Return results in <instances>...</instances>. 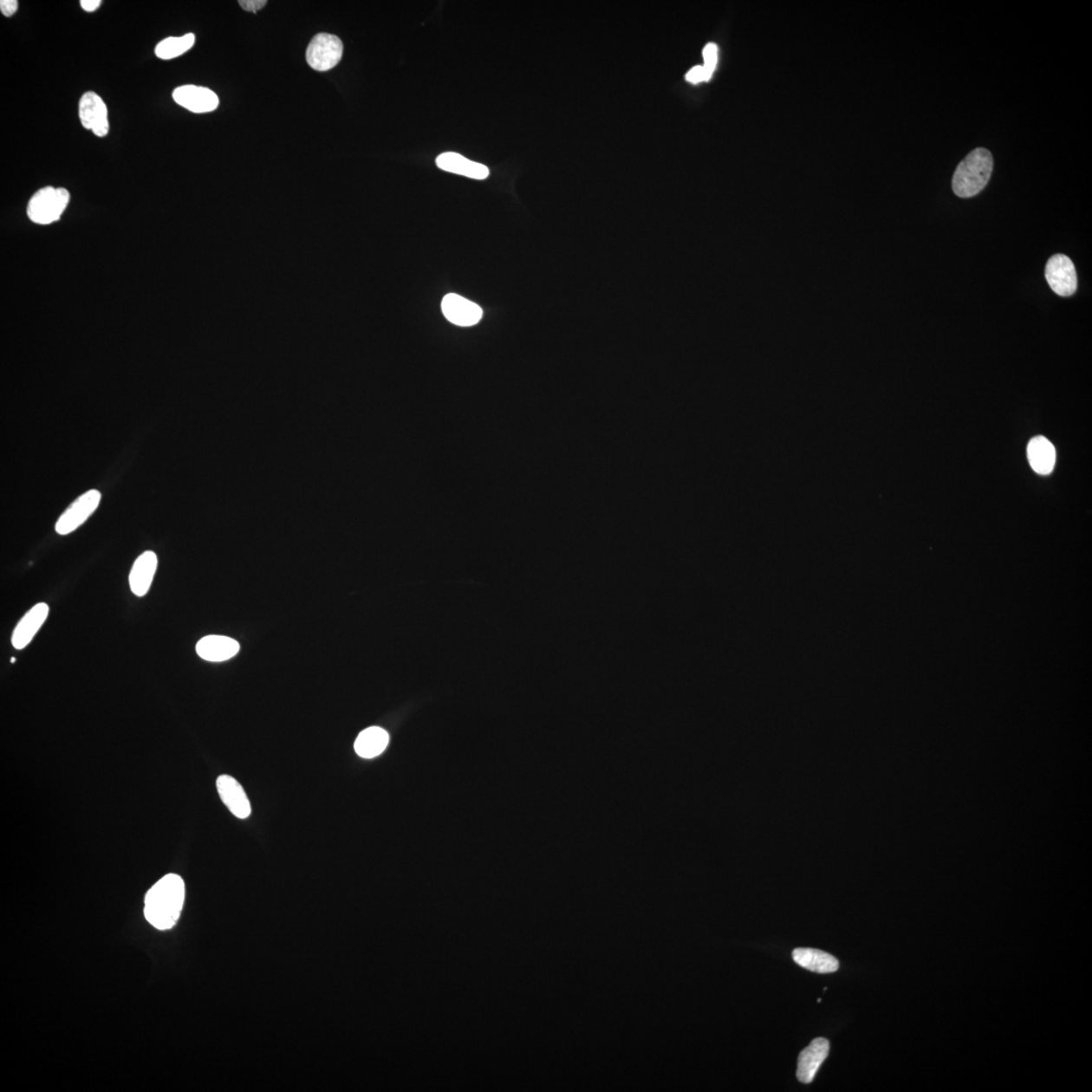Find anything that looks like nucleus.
<instances>
[{
    "instance_id": "obj_13",
    "label": "nucleus",
    "mask_w": 1092,
    "mask_h": 1092,
    "mask_svg": "<svg viewBox=\"0 0 1092 1092\" xmlns=\"http://www.w3.org/2000/svg\"><path fill=\"white\" fill-rule=\"evenodd\" d=\"M157 566L158 557L154 551H145L137 558L129 576L133 594L138 597H144L149 592Z\"/></svg>"
},
{
    "instance_id": "obj_6",
    "label": "nucleus",
    "mask_w": 1092,
    "mask_h": 1092,
    "mask_svg": "<svg viewBox=\"0 0 1092 1092\" xmlns=\"http://www.w3.org/2000/svg\"><path fill=\"white\" fill-rule=\"evenodd\" d=\"M1046 279L1051 289L1060 296H1071L1077 289L1076 266L1066 255H1054L1046 265Z\"/></svg>"
},
{
    "instance_id": "obj_25",
    "label": "nucleus",
    "mask_w": 1092,
    "mask_h": 1092,
    "mask_svg": "<svg viewBox=\"0 0 1092 1092\" xmlns=\"http://www.w3.org/2000/svg\"><path fill=\"white\" fill-rule=\"evenodd\" d=\"M10 661H11V663H15L16 659H15V658H11V659H10Z\"/></svg>"
},
{
    "instance_id": "obj_11",
    "label": "nucleus",
    "mask_w": 1092,
    "mask_h": 1092,
    "mask_svg": "<svg viewBox=\"0 0 1092 1092\" xmlns=\"http://www.w3.org/2000/svg\"><path fill=\"white\" fill-rule=\"evenodd\" d=\"M48 615L49 606L46 603H39L32 607V609H29L17 623L12 633V646L18 651L27 647L38 634L42 624L46 622Z\"/></svg>"
},
{
    "instance_id": "obj_5",
    "label": "nucleus",
    "mask_w": 1092,
    "mask_h": 1092,
    "mask_svg": "<svg viewBox=\"0 0 1092 1092\" xmlns=\"http://www.w3.org/2000/svg\"><path fill=\"white\" fill-rule=\"evenodd\" d=\"M101 494L97 490H90L78 497L66 511L60 516L55 530L60 536H67L81 527L100 505Z\"/></svg>"
},
{
    "instance_id": "obj_1",
    "label": "nucleus",
    "mask_w": 1092,
    "mask_h": 1092,
    "mask_svg": "<svg viewBox=\"0 0 1092 1092\" xmlns=\"http://www.w3.org/2000/svg\"><path fill=\"white\" fill-rule=\"evenodd\" d=\"M185 898L184 879L176 874H168L152 886L146 894V920L158 930H169L179 919Z\"/></svg>"
},
{
    "instance_id": "obj_12",
    "label": "nucleus",
    "mask_w": 1092,
    "mask_h": 1092,
    "mask_svg": "<svg viewBox=\"0 0 1092 1092\" xmlns=\"http://www.w3.org/2000/svg\"><path fill=\"white\" fill-rule=\"evenodd\" d=\"M829 1043L824 1037H817L809 1046L800 1053L798 1058L797 1078L800 1082L810 1083L823 1061L828 1058Z\"/></svg>"
},
{
    "instance_id": "obj_20",
    "label": "nucleus",
    "mask_w": 1092,
    "mask_h": 1092,
    "mask_svg": "<svg viewBox=\"0 0 1092 1092\" xmlns=\"http://www.w3.org/2000/svg\"><path fill=\"white\" fill-rule=\"evenodd\" d=\"M718 47H716L715 44H708L705 48H704L703 57L705 63H704L703 67L704 70H705L708 81L712 78L716 64H718Z\"/></svg>"
},
{
    "instance_id": "obj_9",
    "label": "nucleus",
    "mask_w": 1092,
    "mask_h": 1092,
    "mask_svg": "<svg viewBox=\"0 0 1092 1092\" xmlns=\"http://www.w3.org/2000/svg\"><path fill=\"white\" fill-rule=\"evenodd\" d=\"M441 309L449 322L461 327L476 325L483 317L481 307L455 294L443 297Z\"/></svg>"
},
{
    "instance_id": "obj_18",
    "label": "nucleus",
    "mask_w": 1092,
    "mask_h": 1092,
    "mask_svg": "<svg viewBox=\"0 0 1092 1092\" xmlns=\"http://www.w3.org/2000/svg\"><path fill=\"white\" fill-rule=\"evenodd\" d=\"M388 733L378 726L368 727L360 733L354 744L356 754L364 758L378 757L387 749Z\"/></svg>"
},
{
    "instance_id": "obj_3",
    "label": "nucleus",
    "mask_w": 1092,
    "mask_h": 1092,
    "mask_svg": "<svg viewBox=\"0 0 1092 1092\" xmlns=\"http://www.w3.org/2000/svg\"><path fill=\"white\" fill-rule=\"evenodd\" d=\"M69 202L70 193L65 188L46 186L29 199L28 216L36 224H52L60 220Z\"/></svg>"
},
{
    "instance_id": "obj_16",
    "label": "nucleus",
    "mask_w": 1092,
    "mask_h": 1092,
    "mask_svg": "<svg viewBox=\"0 0 1092 1092\" xmlns=\"http://www.w3.org/2000/svg\"><path fill=\"white\" fill-rule=\"evenodd\" d=\"M792 956L799 966L819 974L834 973L840 967L835 957L821 950L798 948L793 951Z\"/></svg>"
},
{
    "instance_id": "obj_23",
    "label": "nucleus",
    "mask_w": 1092,
    "mask_h": 1092,
    "mask_svg": "<svg viewBox=\"0 0 1092 1092\" xmlns=\"http://www.w3.org/2000/svg\"><path fill=\"white\" fill-rule=\"evenodd\" d=\"M18 9V2L16 0H2L0 2V10L4 16H12Z\"/></svg>"
},
{
    "instance_id": "obj_24",
    "label": "nucleus",
    "mask_w": 1092,
    "mask_h": 1092,
    "mask_svg": "<svg viewBox=\"0 0 1092 1092\" xmlns=\"http://www.w3.org/2000/svg\"><path fill=\"white\" fill-rule=\"evenodd\" d=\"M101 4V0H81V2L82 10L88 12H94L99 10Z\"/></svg>"
},
{
    "instance_id": "obj_7",
    "label": "nucleus",
    "mask_w": 1092,
    "mask_h": 1092,
    "mask_svg": "<svg viewBox=\"0 0 1092 1092\" xmlns=\"http://www.w3.org/2000/svg\"><path fill=\"white\" fill-rule=\"evenodd\" d=\"M79 119L84 129L95 136L106 137L109 131L107 107L101 97L93 91L85 93L79 101Z\"/></svg>"
},
{
    "instance_id": "obj_4",
    "label": "nucleus",
    "mask_w": 1092,
    "mask_h": 1092,
    "mask_svg": "<svg viewBox=\"0 0 1092 1092\" xmlns=\"http://www.w3.org/2000/svg\"><path fill=\"white\" fill-rule=\"evenodd\" d=\"M343 55V42L337 36H315L307 49V61L315 71H328L335 67Z\"/></svg>"
},
{
    "instance_id": "obj_10",
    "label": "nucleus",
    "mask_w": 1092,
    "mask_h": 1092,
    "mask_svg": "<svg viewBox=\"0 0 1092 1092\" xmlns=\"http://www.w3.org/2000/svg\"><path fill=\"white\" fill-rule=\"evenodd\" d=\"M217 789L223 803L236 817L245 819L251 815V805L240 783L229 775L217 779Z\"/></svg>"
},
{
    "instance_id": "obj_14",
    "label": "nucleus",
    "mask_w": 1092,
    "mask_h": 1092,
    "mask_svg": "<svg viewBox=\"0 0 1092 1092\" xmlns=\"http://www.w3.org/2000/svg\"><path fill=\"white\" fill-rule=\"evenodd\" d=\"M196 649L199 658L218 663L235 657L240 651V645L227 636L208 635L197 643Z\"/></svg>"
},
{
    "instance_id": "obj_22",
    "label": "nucleus",
    "mask_w": 1092,
    "mask_h": 1092,
    "mask_svg": "<svg viewBox=\"0 0 1092 1092\" xmlns=\"http://www.w3.org/2000/svg\"><path fill=\"white\" fill-rule=\"evenodd\" d=\"M266 3V0H241V2H239L243 10L252 12H257L261 9H263Z\"/></svg>"
},
{
    "instance_id": "obj_17",
    "label": "nucleus",
    "mask_w": 1092,
    "mask_h": 1092,
    "mask_svg": "<svg viewBox=\"0 0 1092 1092\" xmlns=\"http://www.w3.org/2000/svg\"><path fill=\"white\" fill-rule=\"evenodd\" d=\"M1029 463L1039 475H1049L1054 469L1056 451L1051 442L1045 437L1037 436L1028 445Z\"/></svg>"
},
{
    "instance_id": "obj_15",
    "label": "nucleus",
    "mask_w": 1092,
    "mask_h": 1092,
    "mask_svg": "<svg viewBox=\"0 0 1092 1092\" xmlns=\"http://www.w3.org/2000/svg\"><path fill=\"white\" fill-rule=\"evenodd\" d=\"M436 164L445 172L464 175L473 179L483 180L490 174L489 168L484 164L471 161L453 152H447L437 157Z\"/></svg>"
},
{
    "instance_id": "obj_2",
    "label": "nucleus",
    "mask_w": 1092,
    "mask_h": 1092,
    "mask_svg": "<svg viewBox=\"0 0 1092 1092\" xmlns=\"http://www.w3.org/2000/svg\"><path fill=\"white\" fill-rule=\"evenodd\" d=\"M992 172L991 152L985 148H976L959 163L952 176V191L959 198L975 197L987 185Z\"/></svg>"
},
{
    "instance_id": "obj_8",
    "label": "nucleus",
    "mask_w": 1092,
    "mask_h": 1092,
    "mask_svg": "<svg viewBox=\"0 0 1092 1092\" xmlns=\"http://www.w3.org/2000/svg\"><path fill=\"white\" fill-rule=\"evenodd\" d=\"M172 97L178 105L196 114L215 111L218 106V97L214 91L197 85H182L174 89Z\"/></svg>"
},
{
    "instance_id": "obj_19",
    "label": "nucleus",
    "mask_w": 1092,
    "mask_h": 1092,
    "mask_svg": "<svg viewBox=\"0 0 1092 1092\" xmlns=\"http://www.w3.org/2000/svg\"><path fill=\"white\" fill-rule=\"evenodd\" d=\"M196 36L193 34H186L182 36H169L163 40L155 48V55L162 60H172L184 55L194 45Z\"/></svg>"
},
{
    "instance_id": "obj_21",
    "label": "nucleus",
    "mask_w": 1092,
    "mask_h": 1092,
    "mask_svg": "<svg viewBox=\"0 0 1092 1092\" xmlns=\"http://www.w3.org/2000/svg\"><path fill=\"white\" fill-rule=\"evenodd\" d=\"M686 79H687V81L691 83H699L701 81H708L703 66H696L694 68H692L687 73V75H686Z\"/></svg>"
}]
</instances>
